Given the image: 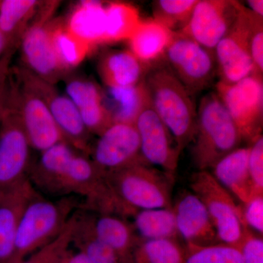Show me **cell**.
I'll list each match as a JSON object with an SVG mask.
<instances>
[{
    "label": "cell",
    "instance_id": "ba28073f",
    "mask_svg": "<svg viewBox=\"0 0 263 263\" xmlns=\"http://www.w3.org/2000/svg\"><path fill=\"white\" fill-rule=\"evenodd\" d=\"M190 186L205 205L219 241L239 248L247 228L234 197L209 171H197L192 175Z\"/></svg>",
    "mask_w": 263,
    "mask_h": 263
},
{
    "label": "cell",
    "instance_id": "ab89813d",
    "mask_svg": "<svg viewBox=\"0 0 263 263\" xmlns=\"http://www.w3.org/2000/svg\"><path fill=\"white\" fill-rule=\"evenodd\" d=\"M65 263H94L83 252H79L76 254H69L66 257Z\"/></svg>",
    "mask_w": 263,
    "mask_h": 263
},
{
    "label": "cell",
    "instance_id": "74e56055",
    "mask_svg": "<svg viewBox=\"0 0 263 263\" xmlns=\"http://www.w3.org/2000/svg\"><path fill=\"white\" fill-rule=\"evenodd\" d=\"M239 249L243 263H263V240L261 235L246 230Z\"/></svg>",
    "mask_w": 263,
    "mask_h": 263
},
{
    "label": "cell",
    "instance_id": "d4e9b609",
    "mask_svg": "<svg viewBox=\"0 0 263 263\" xmlns=\"http://www.w3.org/2000/svg\"><path fill=\"white\" fill-rule=\"evenodd\" d=\"M103 89L104 104L113 124H134L138 116L149 104L144 81L137 86Z\"/></svg>",
    "mask_w": 263,
    "mask_h": 263
},
{
    "label": "cell",
    "instance_id": "7c38bea8",
    "mask_svg": "<svg viewBox=\"0 0 263 263\" xmlns=\"http://www.w3.org/2000/svg\"><path fill=\"white\" fill-rule=\"evenodd\" d=\"M50 9L37 12L39 15L34 17L19 44L24 68L38 79L55 85L68 72L60 65L52 43Z\"/></svg>",
    "mask_w": 263,
    "mask_h": 263
},
{
    "label": "cell",
    "instance_id": "6da1fadb",
    "mask_svg": "<svg viewBox=\"0 0 263 263\" xmlns=\"http://www.w3.org/2000/svg\"><path fill=\"white\" fill-rule=\"evenodd\" d=\"M29 181L52 195L84 197L95 212L110 213L115 207L105 175L87 156L65 141L41 152Z\"/></svg>",
    "mask_w": 263,
    "mask_h": 263
},
{
    "label": "cell",
    "instance_id": "f35d334b",
    "mask_svg": "<svg viewBox=\"0 0 263 263\" xmlns=\"http://www.w3.org/2000/svg\"><path fill=\"white\" fill-rule=\"evenodd\" d=\"M13 50L14 48H10L0 59V95L5 91L8 85L10 60L13 57Z\"/></svg>",
    "mask_w": 263,
    "mask_h": 263
},
{
    "label": "cell",
    "instance_id": "60d3db41",
    "mask_svg": "<svg viewBox=\"0 0 263 263\" xmlns=\"http://www.w3.org/2000/svg\"><path fill=\"white\" fill-rule=\"evenodd\" d=\"M247 7L254 14L263 18V1L262 0H249L247 1Z\"/></svg>",
    "mask_w": 263,
    "mask_h": 263
},
{
    "label": "cell",
    "instance_id": "52a82bcc",
    "mask_svg": "<svg viewBox=\"0 0 263 263\" xmlns=\"http://www.w3.org/2000/svg\"><path fill=\"white\" fill-rule=\"evenodd\" d=\"M15 73L16 80L9 83L10 95L32 148L41 153L65 141L46 102L29 82L24 68Z\"/></svg>",
    "mask_w": 263,
    "mask_h": 263
},
{
    "label": "cell",
    "instance_id": "3957f363",
    "mask_svg": "<svg viewBox=\"0 0 263 263\" xmlns=\"http://www.w3.org/2000/svg\"><path fill=\"white\" fill-rule=\"evenodd\" d=\"M241 136L220 99L209 92L200 100L192 147L197 171H209L230 152L240 147Z\"/></svg>",
    "mask_w": 263,
    "mask_h": 263
},
{
    "label": "cell",
    "instance_id": "4fadbf2b",
    "mask_svg": "<svg viewBox=\"0 0 263 263\" xmlns=\"http://www.w3.org/2000/svg\"><path fill=\"white\" fill-rule=\"evenodd\" d=\"M241 5L234 0H198L187 25L179 32L214 51L234 25Z\"/></svg>",
    "mask_w": 263,
    "mask_h": 263
},
{
    "label": "cell",
    "instance_id": "f1b7e54d",
    "mask_svg": "<svg viewBox=\"0 0 263 263\" xmlns=\"http://www.w3.org/2000/svg\"><path fill=\"white\" fill-rule=\"evenodd\" d=\"M72 243L94 263H132L91 233L85 216L77 215Z\"/></svg>",
    "mask_w": 263,
    "mask_h": 263
},
{
    "label": "cell",
    "instance_id": "1f68e13d",
    "mask_svg": "<svg viewBox=\"0 0 263 263\" xmlns=\"http://www.w3.org/2000/svg\"><path fill=\"white\" fill-rule=\"evenodd\" d=\"M198 0H156L152 2L154 20L172 32H180L193 15Z\"/></svg>",
    "mask_w": 263,
    "mask_h": 263
},
{
    "label": "cell",
    "instance_id": "2e32d148",
    "mask_svg": "<svg viewBox=\"0 0 263 263\" xmlns=\"http://www.w3.org/2000/svg\"><path fill=\"white\" fill-rule=\"evenodd\" d=\"M23 68L29 82L46 102L65 142L78 152L85 155H89L91 134L85 127L75 104L67 95L59 92L54 85L38 79Z\"/></svg>",
    "mask_w": 263,
    "mask_h": 263
},
{
    "label": "cell",
    "instance_id": "5b68a950",
    "mask_svg": "<svg viewBox=\"0 0 263 263\" xmlns=\"http://www.w3.org/2000/svg\"><path fill=\"white\" fill-rule=\"evenodd\" d=\"M75 202L52 201L37 195L31 199L19 220L14 249L9 263H20L57 238L72 216Z\"/></svg>",
    "mask_w": 263,
    "mask_h": 263
},
{
    "label": "cell",
    "instance_id": "836d02e7",
    "mask_svg": "<svg viewBox=\"0 0 263 263\" xmlns=\"http://www.w3.org/2000/svg\"><path fill=\"white\" fill-rule=\"evenodd\" d=\"M77 215L72 216L65 229L48 245L38 249L20 263H62L68 255Z\"/></svg>",
    "mask_w": 263,
    "mask_h": 263
},
{
    "label": "cell",
    "instance_id": "e0dca14e",
    "mask_svg": "<svg viewBox=\"0 0 263 263\" xmlns=\"http://www.w3.org/2000/svg\"><path fill=\"white\" fill-rule=\"evenodd\" d=\"M179 240L185 245L206 247L221 243L205 205L193 193L184 192L173 203Z\"/></svg>",
    "mask_w": 263,
    "mask_h": 263
},
{
    "label": "cell",
    "instance_id": "5bb4252c",
    "mask_svg": "<svg viewBox=\"0 0 263 263\" xmlns=\"http://www.w3.org/2000/svg\"><path fill=\"white\" fill-rule=\"evenodd\" d=\"M89 155L91 161L105 176L143 162L136 126L122 123L109 126L91 146Z\"/></svg>",
    "mask_w": 263,
    "mask_h": 263
},
{
    "label": "cell",
    "instance_id": "8d00e7d4",
    "mask_svg": "<svg viewBox=\"0 0 263 263\" xmlns=\"http://www.w3.org/2000/svg\"><path fill=\"white\" fill-rule=\"evenodd\" d=\"M250 55L255 75L263 76V18L254 14L250 38Z\"/></svg>",
    "mask_w": 263,
    "mask_h": 263
},
{
    "label": "cell",
    "instance_id": "7402d4cb",
    "mask_svg": "<svg viewBox=\"0 0 263 263\" xmlns=\"http://www.w3.org/2000/svg\"><path fill=\"white\" fill-rule=\"evenodd\" d=\"M95 213L85 215L91 233L132 262V254L140 239L130 221L117 214Z\"/></svg>",
    "mask_w": 263,
    "mask_h": 263
},
{
    "label": "cell",
    "instance_id": "4dcf8cb0",
    "mask_svg": "<svg viewBox=\"0 0 263 263\" xmlns=\"http://www.w3.org/2000/svg\"><path fill=\"white\" fill-rule=\"evenodd\" d=\"M184 247L179 240H140L132 254V263H183Z\"/></svg>",
    "mask_w": 263,
    "mask_h": 263
},
{
    "label": "cell",
    "instance_id": "83f0119b",
    "mask_svg": "<svg viewBox=\"0 0 263 263\" xmlns=\"http://www.w3.org/2000/svg\"><path fill=\"white\" fill-rule=\"evenodd\" d=\"M51 31L55 53L66 72L80 65L93 48L66 28L65 22L51 21Z\"/></svg>",
    "mask_w": 263,
    "mask_h": 263
},
{
    "label": "cell",
    "instance_id": "d6a6232c",
    "mask_svg": "<svg viewBox=\"0 0 263 263\" xmlns=\"http://www.w3.org/2000/svg\"><path fill=\"white\" fill-rule=\"evenodd\" d=\"M183 263H243L238 247L219 243L206 247L185 245Z\"/></svg>",
    "mask_w": 263,
    "mask_h": 263
},
{
    "label": "cell",
    "instance_id": "d6986e66",
    "mask_svg": "<svg viewBox=\"0 0 263 263\" xmlns=\"http://www.w3.org/2000/svg\"><path fill=\"white\" fill-rule=\"evenodd\" d=\"M37 190L29 179L2 193L0 196V263H9L14 249L15 234L24 209Z\"/></svg>",
    "mask_w": 263,
    "mask_h": 263
},
{
    "label": "cell",
    "instance_id": "30bf717a",
    "mask_svg": "<svg viewBox=\"0 0 263 263\" xmlns=\"http://www.w3.org/2000/svg\"><path fill=\"white\" fill-rule=\"evenodd\" d=\"M31 148L8 85L0 121V193L27 179Z\"/></svg>",
    "mask_w": 263,
    "mask_h": 263
},
{
    "label": "cell",
    "instance_id": "f546056e",
    "mask_svg": "<svg viewBox=\"0 0 263 263\" xmlns=\"http://www.w3.org/2000/svg\"><path fill=\"white\" fill-rule=\"evenodd\" d=\"M142 19L136 8L129 3H106L105 43L129 41Z\"/></svg>",
    "mask_w": 263,
    "mask_h": 263
},
{
    "label": "cell",
    "instance_id": "8fae6325",
    "mask_svg": "<svg viewBox=\"0 0 263 263\" xmlns=\"http://www.w3.org/2000/svg\"><path fill=\"white\" fill-rule=\"evenodd\" d=\"M254 16L242 4L234 25L216 46L214 53L219 81L233 84L255 75L249 48Z\"/></svg>",
    "mask_w": 263,
    "mask_h": 263
},
{
    "label": "cell",
    "instance_id": "4316f807",
    "mask_svg": "<svg viewBox=\"0 0 263 263\" xmlns=\"http://www.w3.org/2000/svg\"><path fill=\"white\" fill-rule=\"evenodd\" d=\"M129 219L140 240H179L173 208L136 211Z\"/></svg>",
    "mask_w": 263,
    "mask_h": 263
},
{
    "label": "cell",
    "instance_id": "7bdbcfd3",
    "mask_svg": "<svg viewBox=\"0 0 263 263\" xmlns=\"http://www.w3.org/2000/svg\"><path fill=\"white\" fill-rule=\"evenodd\" d=\"M7 95H8V86L5 88V91L0 95V121H1L2 115L6 102Z\"/></svg>",
    "mask_w": 263,
    "mask_h": 263
},
{
    "label": "cell",
    "instance_id": "9a60e30c",
    "mask_svg": "<svg viewBox=\"0 0 263 263\" xmlns=\"http://www.w3.org/2000/svg\"><path fill=\"white\" fill-rule=\"evenodd\" d=\"M135 126L139 136L143 162L174 175L181 152L174 137L149 104L139 114Z\"/></svg>",
    "mask_w": 263,
    "mask_h": 263
},
{
    "label": "cell",
    "instance_id": "ee69618b",
    "mask_svg": "<svg viewBox=\"0 0 263 263\" xmlns=\"http://www.w3.org/2000/svg\"><path fill=\"white\" fill-rule=\"evenodd\" d=\"M65 259H66V258H65ZM65 260H64V262H62V263H65Z\"/></svg>",
    "mask_w": 263,
    "mask_h": 263
},
{
    "label": "cell",
    "instance_id": "b9f144b4",
    "mask_svg": "<svg viewBox=\"0 0 263 263\" xmlns=\"http://www.w3.org/2000/svg\"><path fill=\"white\" fill-rule=\"evenodd\" d=\"M10 48L13 47L10 46L9 43L5 37L4 34L0 32V59L4 55L7 50L9 49Z\"/></svg>",
    "mask_w": 263,
    "mask_h": 263
},
{
    "label": "cell",
    "instance_id": "cb8c5ba5",
    "mask_svg": "<svg viewBox=\"0 0 263 263\" xmlns=\"http://www.w3.org/2000/svg\"><path fill=\"white\" fill-rule=\"evenodd\" d=\"M172 34L154 19L142 20L128 41L129 50L140 61L151 67L164 60V52Z\"/></svg>",
    "mask_w": 263,
    "mask_h": 263
},
{
    "label": "cell",
    "instance_id": "603a6c76",
    "mask_svg": "<svg viewBox=\"0 0 263 263\" xmlns=\"http://www.w3.org/2000/svg\"><path fill=\"white\" fill-rule=\"evenodd\" d=\"M66 28L91 47L105 43L106 3L100 1H83L74 8Z\"/></svg>",
    "mask_w": 263,
    "mask_h": 263
},
{
    "label": "cell",
    "instance_id": "7a4b0ae2",
    "mask_svg": "<svg viewBox=\"0 0 263 263\" xmlns=\"http://www.w3.org/2000/svg\"><path fill=\"white\" fill-rule=\"evenodd\" d=\"M150 106L174 137L180 152L193 141L197 108L191 95L164 60L151 66L144 79Z\"/></svg>",
    "mask_w": 263,
    "mask_h": 263
},
{
    "label": "cell",
    "instance_id": "e575fe53",
    "mask_svg": "<svg viewBox=\"0 0 263 263\" xmlns=\"http://www.w3.org/2000/svg\"><path fill=\"white\" fill-rule=\"evenodd\" d=\"M242 221L247 229L262 236L263 194H255L243 204H240Z\"/></svg>",
    "mask_w": 263,
    "mask_h": 263
},
{
    "label": "cell",
    "instance_id": "484cf974",
    "mask_svg": "<svg viewBox=\"0 0 263 263\" xmlns=\"http://www.w3.org/2000/svg\"><path fill=\"white\" fill-rule=\"evenodd\" d=\"M41 2L37 0L0 1V32L15 48L37 15Z\"/></svg>",
    "mask_w": 263,
    "mask_h": 263
},
{
    "label": "cell",
    "instance_id": "9c48e42d",
    "mask_svg": "<svg viewBox=\"0 0 263 263\" xmlns=\"http://www.w3.org/2000/svg\"><path fill=\"white\" fill-rule=\"evenodd\" d=\"M214 86L243 141L250 144L262 135V76L252 75L233 84L218 81Z\"/></svg>",
    "mask_w": 263,
    "mask_h": 263
},
{
    "label": "cell",
    "instance_id": "277c9868",
    "mask_svg": "<svg viewBox=\"0 0 263 263\" xmlns=\"http://www.w3.org/2000/svg\"><path fill=\"white\" fill-rule=\"evenodd\" d=\"M105 179L127 219L138 210L173 208L174 175L145 162L110 173Z\"/></svg>",
    "mask_w": 263,
    "mask_h": 263
},
{
    "label": "cell",
    "instance_id": "ac0fdd59",
    "mask_svg": "<svg viewBox=\"0 0 263 263\" xmlns=\"http://www.w3.org/2000/svg\"><path fill=\"white\" fill-rule=\"evenodd\" d=\"M67 96L75 104L85 127L91 135L100 136L113 124L103 100V89L94 81L69 78L66 82Z\"/></svg>",
    "mask_w": 263,
    "mask_h": 263
},
{
    "label": "cell",
    "instance_id": "8992f818",
    "mask_svg": "<svg viewBox=\"0 0 263 263\" xmlns=\"http://www.w3.org/2000/svg\"><path fill=\"white\" fill-rule=\"evenodd\" d=\"M164 61L191 96L209 89L217 78L214 51L181 32H173Z\"/></svg>",
    "mask_w": 263,
    "mask_h": 263
},
{
    "label": "cell",
    "instance_id": "44dd1931",
    "mask_svg": "<svg viewBox=\"0 0 263 263\" xmlns=\"http://www.w3.org/2000/svg\"><path fill=\"white\" fill-rule=\"evenodd\" d=\"M249 145L236 148L218 161L210 172L241 204L255 195L249 172Z\"/></svg>",
    "mask_w": 263,
    "mask_h": 263
},
{
    "label": "cell",
    "instance_id": "ffe728a7",
    "mask_svg": "<svg viewBox=\"0 0 263 263\" xmlns=\"http://www.w3.org/2000/svg\"><path fill=\"white\" fill-rule=\"evenodd\" d=\"M97 68L105 87L127 88L143 82L150 67L129 49H114L100 55Z\"/></svg>",
    "mask_w": 263,
    "mask_h": 263
},
{
    "label": "cell",
    "instance_id": "d590c367",
    "mask_svg": "<svg viewBox=\"0 0 263 263\" xmlns=\"http://www.w3.org/2000/svg\"><path fill=\"white\" fill-rule=\"evenodd\" d=\"M249 172L255 194H263V136L257 137L249 144Z\"/></svg>",
    "mask_w": 263,
    "mask_h": 263
},
{
    "label": "cell",
    "instance_id": "f6af8a7d",
    "mask_svg": "<svg viewBox=\"0 0 263 263\" xmlns=\"http://www.w3.org/2000/svg\"><path fill=\"white\" fill-rule=\"evenodd\" d=\"M2 193H0V196H1Z\"/></svg>",
    "mask_w": 263,
    "mask_h": 263
}]
</instances>
